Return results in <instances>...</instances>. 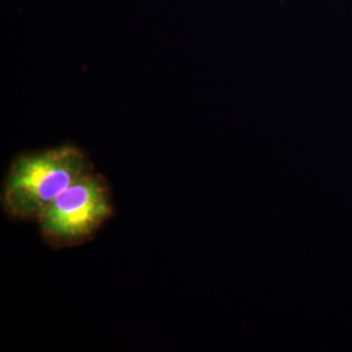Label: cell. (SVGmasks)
Listing matches in <instances>:
<instances>
[{
    "label": "cell",
    "instance_id": "1",
    "mask_svg": "<svg viewBox=\"0 0 352 352\" xmlns=\"http://www.w3.org/2000/svg\"><path fill=\"white\" fill-rule=\"evenodd\" d=\"M94 171L85 153L72 145L24 153L10 166L1 189V206L13 219L37 221L76 180Z\"/></svg>",
    "mask_w": 352,
    "mask_h": 352
},
{
    "label": "cell",
    "instance_id": "2",
    "mask_svg": "<svg viewBox=\"0 0 352 352\" xmlns=\"http://www.w3.org/2000/svg\"><path fill=\"white\" fill-rule=\"evenodd\" d=\"M113 212L107 180L91 171L62 192L39 215L37 222L46 244L67 248L91 239Z\"/></svg>",
    "mask_w": 352,
    "mask_h": 352
}]
</instances>
